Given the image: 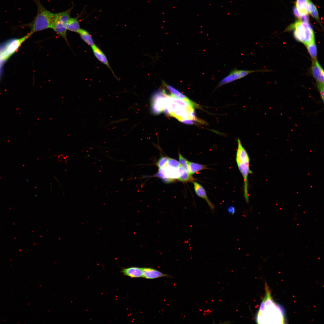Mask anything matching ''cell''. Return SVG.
Masks as SVG:
<instances>
[{"mask_svg":"<svg viewBox=\"0 0 324 324\" xmlns=\"http://www.w3.org/2000/svg\"><path fill=\"white\" fill-rule=\"evenodd\" d=\"M309 12L311 16L318 21H320L319 14L317 8L315 5L310 1L309 7Z\"/></svg>","mask_w":324,"mask_h":324,"instance_id":"44dd1931","label":"cell"},{"mask_svg":"<svg viewBox=\"0 0 324 324\" xmlns=\"http://www.w3.org/2000/svg\"><path fill=\"white\" fill-rule=\"evenodd\" d=\"M165 178L163 180L166 182H172L178 179L179 174L178 169L166 166L163 168Z\"/></svg>","mask_w":324,"mask_h":324,"instance_id":"8fae6325","label":"cell"},{"mask_svg":"<svg viewBox=\"0 0 324 324\" xmlns=\"http://www.w3.org/2000/svg\"><path fill=\"white\" fill-rule=\"evenodd\" d=\"M121 272L124 275L132 278H138L143 276L142 268L132 267L123 269Z\"/></svg>","mask_w":324,"mask_h":324,"instance_id":"4fadbf2b","label":"cell"},{"mask_svg":"<svg viewBox=\"0 0 324 324\" xmlns=\"http://www.w3.org/2000/svg\"><path fill=\"white\" fill-rule=\"evenodd\" d=\"M317 86L320 92L321 99L323 102L324 98V85L317 84Z\"/></svg>","mask_w":324,"mask_h":324,"instance_id":"d4e9b609","label":"cell"},{"mask_svg":"<svg viewBox=\"0 0 324 324\" xmlns=\"http://www.w3.org/2000/svg\"><path fill=\"white\" fill-rule=\"evenodd\" d=\"M228 212L231 214H235L236 211L235 208L233 206H230L228 207L227 209Z\"/></svg>","mask_w":324,"mask_h":324,"instance_id":"4316f807","label":"cell"},{"mask_svg":"<svg viewBox=\"0 0 324 324\" xmlns=\"http://www.w3.org/2000/svg\"><path fill=\"white\" fill-rule=\"evenodd\" d=\"M166 166L178 169L180 166L179 162L177 160L172 158H169Z\"/></svg>","mask_w":324,"mask_h":324,"instance_id":"603a6c76","label":"cell"},{"mask_svg":"<svg viewBox=\"0 0 324 324\" xmlns=\"http://www.w3.org/2000/svg\"><path fill=\"white\" fill-rule=\"evenodd\" d=\"M78 33L81 38L88 45L92 47L95 45L91 35L88 31L81 28Z\"/></svg>","mask_w":324,"mask_h":324,"instance_id":"ac0fdd59","label":"cell"},{"mask_svg":"<svg viewBox=\"0 0 324 324\" xmlns=\"http://www.w3.org/2000/svg\"><path fill=\"white\" fill-rule=\"evenodd\" d=\"M188 165L191 175L195 173L202 170L208 169L206 165L189 161Z\"/></svg>","mask_w":324,"mask_h":324,"instance_id":"d6986e66","label":"cell"},{"mask_svg":"<svg viewBox=\"0 0 324 324\" xmlns=\"http://www.w3.org/2000/svg\"><path fill=\"white\" fill-rule=\"evenodd\" d=\"M194 189L196 194L199 197L205 200L212 211L215 209L214 204L212 203L208 198L206 191L204 187L200 184L194 181Z\"/></svg>","mask_w":324,"mask_h":324,"instance_id":"9c48e42d","label":"cell"},{"mask_svg":"<svg viewBox=\"0 0 324 324\" xmlns=\"http://www.w3.org/2000/svg\"><path fill=\"white\" fill-rule=\"evenodd\" d=\"M167 88L171 93L172 96L175 98L182 100L188 103L191 106H193L195 102L188 98L184 95L178 91L176 89L169 85L166 86Z\"/></svg>","mask_w":324,"mask_h":324,"instance_id":"5bb4252c","label":"cell"},{"mask_svg":"<svg viewBox=\"0 0 324 324\" xmlns=\"http://www.w3.org/2000/svg\"><path fill=\"white\" fill-rule=\"evenodd\" d=\"M169 158L166 156L161 157L157 163V165L159 169H161L166 165Z\"/></svg>","mask_w":324,"mask_h":324,"instance_id":"cb8c5ba5","label":"cell"},{"mask_svg":"<svg viewBox=\"0 0 324 324\" xmlns=\"http://www.w3.org/2000/svg\"><path fill=\"white\" fill-rule=\"evenodd\" d=\"M293 12L296 17L298 19H301L302 16L295 7L293 9Z\"/></svg>","mask_w":324,"mask_h":324,"instance_id":"83f0119b","label":"cell"},{"mask_svg":"<svg viewBox=\"0 0 324 324\" xmlns=\"http://www.w3.org/2000/svg\"><path fill=\"white\" fill-rule=\"evenodd\" d=\"M78 17H70L67 22L66 28L67 30L71 32L78 33L80 29Z\"/></svg>","mask_w":324,"mask_h":324,"instance_id":"2e32d148","label":"cell"},{"mask_svg":"<svg viewBox=\"0 0 324 324\" xmlns=\"http://www.w3.org/2000/svg\"><path fill=\"white\" fill-rule=\"evenodd\" d=\"M34 1L37 7L36 16L32 22L23 25L30 28L29 33L31 35L36 32L51 28L55 14L47 10L40 0H34Z\"/></svg>","mask_w":324,"mask_h":324,"instance_id":"7a4b0ae2","label":"cell"},{"mask_svg":"<svg viewBox=\"0 0 324 324\" xmlns=\"http://www.w3.org/2000/svg\"><path fill=\"white\" fill-rule=\"evenodd\" d=\"M288 29H293L295 39L305 46L315 40L314 32L308 22L296 21Z\"/></svg>","mask_w":324,"mask_h":324,"instance_id":"277c9868","label":"cell"},{"mask_svg":"<svg viewBox=\"0 0 324 324\" xmlns=\"http://www.w3.org/2000/svg\"><path fill=\"white\" fill-rule=\"evenodd\" d=\"M73 7L68 10L54 14V20L51 28L57 34L67 40L66 25Z\"/></svg>","mask_w":324,"mask_h":324,"instance_id":"5b68a950","label":"cell"},{"mask_svg":"<svg viewBox=\"0 0 324 324\" xmlns=\"http://www.w3.org/2000/svg\"><path fill=\"white\" fill-rule=\"evenodd\" d=\"M238 147L236 155V161L238 168L241 173L244 181V196L247 203L249 202L248 193V177L252 171L250 169V158L246 150L238 139Z\"/></svg>","mask_w":324,"mask_h":324,"instance_id":"3957f363","label":"cell"},{"mask_svg":"<svg viewBox=\"0 0 324 324\" xmlns=\"http://www.w3.org/2000/svg\"><path fill=\"white\" fill-rule=\"evenodd\" d=\"M179 176L177 179L183 182H193L194 178L180 165L178 169Z\"/></svg>","mask_w":324,"mask_h":324,"instance_id":"e0dca14e","label":"cell"},{"mask_svg":"<svg viewBox=\"0 0 324 324\" xmlns=\"http://www.w3.org/2000/svg\"><path fill=\"white\" fill-rule=\"evenodd\" d=\"M92 48L94 55L96 58L108 68L111 71L114 76L117 78L109 63L107 57L104 53L96 45L92 46Z\"/></svg>","mask_w":324,"mask_h":324,"instance_id":"30bf717a","label":"cell"},{"mask_svg":"<svg viewBox=\"0 0 324 324\" xmlns=\"http://www.w3.org/2000/svg\"><path fill=\"white\" fill-rule=\"evenodd\" d=\"M265 289V296L256 315V322L260 324L285 323V309L272 299L267 284Z\"/></svg>","mask_w":324,"mask_h":324,"instance_id":"6da1fadb","label":"cell"},{"mask_svg":"<svg viewBox=\"0 0 324 324\" xmlns=\"http://www.w3.org/2000/svg\"><path fill=\"white\" fill-rule=\"evenodd\" d=\"M306 46L312 60L317 59V50L315 40L308 44Z\"/></svg>","mask_w":324,"mask_h":324,"instance_id":"ffe728a7","label":"cell"},{"mask_svg":"<svg viewBox=\"0 0 324 324\" xmlns=\"http://www.w3.org/2000/svg\"><path fill=\"white\" fill-rule=\"evenodd\" d=\"M166 93L163 90H158L152 95L151 99V111L154 114L158 115L163 112V103Z\"/></svg>","mask_w":324,"mask_h":324,"instance_id":"52a82bcc","label":"cell"},{"mask_svg":"<svg viewBox=\"0 0 324 324\" xmlns=\"http://www.w3.org/2000/svg\"><path fill=\"white\" fill-rule=\"evenodd\" d=\"M310 0H296L295 7L301 15H308L309 14V7Z\"/></svg>","mask_w":324,"mask_h":324,"instance_id":"9a60e30c","label":"cell"},{"mask_svg":"<svg viewBox=\"0 0 324 324\" xmlns=\"http://www.w3.org/2000/svg\"><path fill=\"white\" fill-rule=\"evenodd\" d=\"M311 71L317 84L324 85V71L317 59L313 60Z\"/></svg>","mask_w":324,"mask_h":324,"instance_id":"ba28073f","label":"cell"},{"mask_svg":"<svg viewBox=\"0 0 324 324\" xmlns=\"http://www.w3.org/2000/svg\"><path fill=\"white\" fill-rule=\"evenodd\" d=\"M143 274L142 277L147 279H154L158 278L168 277V275L152 268H142Z\"/></svg>","mask_w":324,"mask_h":324,"instance_id":"7c38bea8","label":"cell"},{"mask_svg":"<svg viewBox=\"0 0 324 324\" xmlns=\"http://www.w3.org/2000/svg\"><path fill=\"white\" fill-rule=\"evenodd\" d=\"M181 122L188 124H193L194 123V121L193 120L188 119H185L182 120Z\"/></svg>","mask_w":324,"mask_h":324,"instance_id":"484cf974","label":"cell"},{"mask_svg":"<svg viewBox=\"0 0 324 324\" xmlns=\"http://www.w3.org/2000/svg\"><path fill=\"white\" fill-rule=\"evenodd\" d=\"M178 158L180 165L188 173L191 174L188 165V161L180 153H178Z\"/></svg>","mask_w":324,"mask_h":324,"instance_id":"7402d4cb","label":"cell"},{"mask_svg":"<svg viewBox=\"0 0 324 324\" xmlns=\"http://www.w3.org/2000/svg\"><path fill=\"white\" fill-rule=\"evenodd\" d=\"M262 71V70H246L235 68L231 70L227 75L222 79L217 84L215 89L224 85L242 78L250 74Z\"/></svg>","mask_w":324,"mask_h":324,"instance_id":"8992f818","label":"cell"}]
</instances>
